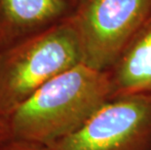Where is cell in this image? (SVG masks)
Returning <instances> with one entry per match:
<instances>
[{"mask_svg": "<svg viewBox=\"0 0 151 150\" xmlns=\"http://www.w3.org/2000/svg\"><path fill=\"white\" fill-rule=\"evenodd\" d=\"M112 98L110 71L80 62L48 81L9 116L12 138L50 146L74 133Z\"/></svg>", "mask_w": 151, "mask_h": 150, "instance_id": "6da1fadb", "label": "cell"}, {"mask_svg": "<svg viewBox=\"0 0 151 150\" xmlns=\"http://www.w3.org/2000/svg\"><path fill=\"white\" fill-rule=\"evenodd\" d=\"M80 62L69 16L0 50V113L9 117L48 81Z\"/></svg>", "mask_w": 151, "mask_h": 150, "instance_id": "7a4b0ae2", "label": "cell"}, {"mask_svg": "<svg viewBox=\"0 0 151 150\" xmlns=\"http://www.w3.org/2000/svg\"><path fill=\"white\" fill-rule=\"evenodd\" d=\"M69 19L82 62L110 70L151 19V0H80Z\"/></svg>", "mask_w": 151, "mask_h": 150, "instance_id": "3957f363", "label": "cell"}, {"mask_svg": "<svg viewBox=\"0 0 151 150\" xmlns=\"http://www.w3.org/2000/svg\"><path fill=\"white\" fill-rule=\"evenodd\" d=\"M51 150H151V94L113 98Z\"/></svg>", "mask_w": 151, "mask_h": 150, "instance_id": "277c9868", "label": "cell"}, {"mask_svg": "<svg viewBox=\"0 0 151 150\" xmlns=\"http://www.w3.org/2000/svg\"><path fill=\"white\" fill-rule=\"evenodd\" d=\"M69 0H0V50L65 19Z\"/></svg>", "mask_w": 151, "mask_h": 150, "instance_id": "5b68a950", "label": "cell"}, {"mask_svg": "<svg viewBox=\"0 0 151 150\" xmlns=\"http://www.w3.org/2000/svg\"><path fill=\"white\" fill-rule=\"evenodd\" d=\"M109 71L113 98L151 94V19Z\"/></svg>", "mask_w": 151, "mask_h": 150, "instance_id": "8992f818", "label": "cell"}, {"mask_svg": "<svg viewBox=\"0 0 151 150\" xmlns=\"http://www.w3.org/2000/svg\"><path fill=\"white\" fill-rule=\"evenodd\" d=\"M0 150H51L49 146L29 140L12 138L0 144Z\"/></svg>", "mask_w": 151, "mask_h": 150, "instance_id": "52a82bcc", "label": "cell"}, {"mask_svg": "<svg viewBox=\"0 0 151 150\" xmlns=\"http://www.w3.org/2000/svg\"><path fill=\"white\" fill-rule=\"evenodd\" d=\"M12 139V133L9 123V117L0 113V144Z\"/></svg>", "mask_w": 151, "mask_h": 150, "instance_id": "ba28073f", "label": "cell"}, {"mask_svg": "<svg viewBox=\"0 0 151 150\" xmlns=\"http://www.w3.org/2000/svg\"><path fill=\"white\" fill-rule=\"evenodd\" d=\"M69 1H75V2H77V3H78V2L80 1V0H69Z\"/></svg>", "mask_w": 151, "mask_h": 150, "instance_id": "9c48e42d", "label": "cell"}]
</instances>
